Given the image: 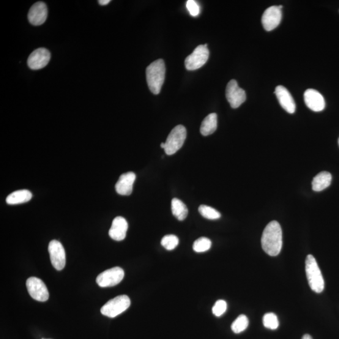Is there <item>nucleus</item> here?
Masks as SVG:
<instances>
[{
    "mask_svg": "<svg viewBox=\"0 0 339 339\" xmlns=\"http://www.w3.org/2000/svg\"><path fill=\"white\" fill-rule=\"evenodd\" d=\"M261 245L264 252L271 256L280 254L283 245L282 230L277 221H272L264 229Z\"/></svg>",
    "mask_w": 339,
    "mask_h": 339,
    "instance_id": "obj_1",
    "label": "nucleus"
},
{
    "mask_svg": "<svg viewBox=\"0 0 339 339\" xmlns=\"http://www.w3.org/2000/svg\"><path fill=\"white\" fill-rule=\"evenodd\" d=\"M148 86L154 94H158L162 89L165 76V65L163 59H158L147 67Z\"/></svg>",
    "mask_w": 339,
    "mask_h": 339,
    "instance_id": "obj_2",
    "label": "nucleus"
},
{
    "mask_svg": "<svg viewBox=\"0 0 339 339\" xmlns=\"http://www.w3.org/2000/svg\"><path fill=\"white\" fill-rule=\"evenodd\" d=\"M305 271L310 288L317 294L323 292L325 287L323 276L316 258L311 254L306 258Z\"/></svg>",
    "mask_w": 339,
    "mask_h": 339,
    "instance_id": "obj_3",
    "label": "nucleus"
},
{
    "mask_svg": "<svg viewBox=\"0 0 339 339\" xmlns=\"http://www.w3.org/2000/svg\"><path fill=\"white\" fill-rule=\"evenodd\" d=\"M130 305L131 301L127 295H119L104 305L101 309V312L103 316L114 318L124 313Z\"/></svg>",
    "mask_w": 339,
    "mask_h": 339,
    "instance_id": "obj_4",
    "label": "nucleus"
},
{
    "mask_svg": "<svg viewBox=\"0 0 339 339\" xmlns=\"http://www.w3.org/2000/svg\"><path fill=\"white\" fill-rule=\"evenodd\" d=\"M187 137V130L183 125H178L170 133L165 143L166 155H172L181 149Z\"/></svg>",
    "mask_w": 339,
    "mask_h": 339,
    "instance_id": "obj_5",
    "label": "nucleus"
},
{
    "mask_svg": "<svg viewBox=\"0 0 339 339\" xmlns=\"http://www.w3.org/2000/svg\"><path fill=\"white\" fill-rule=\"evenodd\" d=\"M209 51L204 45L197 46L192 54L185 59V65L188 70H195L202 67L208 61Z\"/></svg>",
    "mask_w": 339,
    "mask_h": 339,
    "instance_id": "obj_6",
    "label": "nucleus"
},
{
    "mask_svg": "<svg viewBox=\"0 0 339 339\" xmlns=\"http://www.w3.org/2000/svg\"><path fill=\"white\" fill-rule=\"evenodd\" d=\"M125 277L124 270L120 267H114L101 273L98 276L96 283L103 288L114 286L119 284Z\"/></svg>",
    "mask_w": 339,
    "mask_h": 339,
    "instance_id": "obj_7",
    "label": "nucleus"
},
{
    "mask_svg": "<svg viewBox=\"0 0 339 339\" xmlns=\"http://www.w3.org/2000/svg\"><path fill=\"white\" fill-rule=\"evenodd\" d=\"M226 96L232 108H239L247 100L245 90L239 87L237 81L232 79L227 85Z\"/></svg>",
    "mask_w": 339,
    "mask_h": 339,
    "instance_id": "obj_8",
    "label": "nucleus"
},
{
    "mask_svg": "<svg viewBox=\"0 0 339 339\" xmlns=\"http://www.w3.org/2000/svg\"><path fill=\"white\" fill-rule=\"evenodd\" d=\"M27 288L31 297L39 302H45L49 298V294L45 284L37 277H31L27 280Z\"/></svg>",
    "mask_w": 339,
    "mask_h": 339,
    "instance_id": "obj_9",
    "label": "nucleus"
},
{
    "mask_svg": "<svg viewBox=\"0 0 339 339\" xmlns=\"http://www.w3.org/2000/svg\"><path fill=\"white\" fill-rule=\"evenodd\" d=\"M280 6H273L268 8L262 16L261 22L264 30L270 32L273 31L280 25L282 17L281 8Z\"/></svg>",
    "mask_w": 339,
    "mask_h": 339,
    "instance_id": "obj_10",
    "label": "nucleus"
},
{
    "mask_svg": "<svg viewBox=\"0 0 339 339\" xmlns=\"http://www.w3.org/2000/svg\"><path fill=\"white\" fill-rule=\"evenodd\" d=\"M49 252L51 263L55 269L59 271L64 269L66 259L64 248L61 243L59 240H51L49 245Z\"/></svg>",
    "mask_w": 339,
    "mask_h": 339,
    "instance_id": "obj_11",
    "label": "nucleus"
},
{
    "mask_svg": "<svg viewBox=\"0 0 339 339\" xmlns=\"http://www.w3.org/2000/svg\"><path fill=\"white\" fill-rule=\"evenodd\" d=\"M51 56L50 52L47 49L39 48L30 55L27 64L32 70L41 69L49 64Z\"/></svg>",
    "mask_w": 339,
    "mask_h": 339,
    "instance_id": "obj_12",
    "label": "nucleus"
},
{
    "mask_svg": "<svg viewBox=\"0 0 339 339\" xmlns=\"http://www.w3.org/2000/svg\"><path fill=\"white\" fill-rule=\"evenodd\" d=\"M48 9L45 3L39 2L33 5L29 10L28 19L33 26H39L45 23L47 18Z\"/></svg>",
    "mask_w": 339,
    "mask_h": 339,
    "instance_id": "obj_13",
    "label": "nucleus"
},
{
    "mask_svg": "<svg viewBox=\"0 0 339 339\" xmlns=\"http://www.w3.org/2000/svg\"><path fill=\"white\" fill-rule=\"evenodd\" d=\"M304 101L307 107L313 111H322L325 107L323 95L315 89H309L305 92Z\"/></svg>",
    "mask_w": 339,
    "mask_h": 339,
    "instance_id": "obj_14",
    "label": "nucleus"
},
{
    "mask_svg": "<svg viewBox=\"0 0 339 339\" xmlns=\"http://www.w3.org/2000/svg\"><path fill=\"white\" fill-rule=\"evenodd\" d=\"M275 93L281 107L289 114L294 113L296 105L288 89L284 86H278L276 87Z\"/></svg>",
    "mask_w": 339,
    "mask_h": 339,
    "instance_id": "obj_15",
    "label": "nucleus"
},
{
    "mask_svg": "<svg viewBox=\"0 0 339 339\" xmlns=\"http://www.w3.org/2000/svg\"><path fill=\"white\" fill-rule=\"evenodd\" d=\"M136 179V175L133 172L122 174L119 178L115 185L117 193L122 196H130L133 192L134 182Z\"/></svg>",
    "mask_w": 339,
    "mask_h": 339,
    "instance_id": "obj_16",
    "label": "nucleus"
},
{
    "mask_svg": "<svg viewBox=\"0 0 339 339\" xmlns=\"http://www.w3.org/2000/svg\"><path fill=\"white\" fill-rule=\"evenodd\" d=\"M128 229L127 220L123 217H117L113 221L109 235L111 239L120 241L125 239Z\"/></svg>",
    "mask_w": 339,
    "mask_h": 339,
    "instance_id": "obj_17",
    "label": "nucleus"
},
{
    "mask_svg": "<svg viewBox=\"0 0 339 339\" xmlns=\"http://www.w3.org/2000/svg\"><path fill=\"white\" fill-rule=\"evenodd\" d=\"M332 182V175L328 172H322L313 178L312 189L316 192H321L329 187Z\"/></svg>",
    "mask_w": 339,
    "mask_h": 339,
    "instance_id": "obj_18",
    "label": "nucleus"
},
{
    "mask_svg": "<svg viewBox=\"0 0 339 339\" xmlns=\"http://www.w3.org/2000/svg\"><path fill=\"white\" fill-rule=\"evenodd\" d=\"M217 116L215 113H211L205 117L201 126V133L206 136L211 135L217 130Z\"/></svg>",
    "mask_w": 339,
    "mask_h": 339,
    "instance_id": "obj_19",
    "label": "nucleus"
},
{
    "mask_svg": "<svg viewBox=\"0 0 339 339\" xmlns=\"http://www.w3.org/2000/svg\"><path fill=\"white\" fill-rule=\"evenodd\" d=\"M32 193L28 190H20L15 191L8 196L6 199L8 204L16 205L26 203L31 201Z\"/></svg>",
    "mask_w": 339,
    "mask_h": 339,
    "instance_id": "obj_20",
    "label": "nucleus"
},
{
    "mask_svg": "<svg viewBox=\"0 0 339 339\" xmlns=\"http://www.w3.org/2000/svg\"><path fill=\"white\" fill-rule=\"evenodd\" d=\"M172 212L178 220L184 221L187 217L188 210L184 202L174 198L172 201Z\"/></svg>",
    "mask_w": 339,
    "mask_h": 339,
    "instance_id": "obj_21",
    "label": "nucleus"
},
{
    "mask_svg": "<svg viewBox=\"0 0 339 339\" xmlns=\"http://www.w3.org/2000/svg\"><path fill=\"white\" fill-rule=\"evenodd\" d=\"M249 325L248 317L245 315H240L235 320L231 325V329L235 333H239L245 331Z\"/></svg>",
    "mask_w": 339,
    "mask_h": 339,
    "instance_id": "obj_22",
    "label": "nucleus"
},
{
    "mask_svg": "<svg viewBox=\"0 0 339 339\" xmlns=\"http://www.w3.org/2000/svg\"><path fill=\"white\" fill-rule=\"evenodd\" d=\"M199 212L204 217L207 219V220H215L221 217L220 212H219L217 210L212 208L211 207L206 206V205H201L199 207Z\"/></svg>",
    "mask_w": 339,
    "mask_h": 339,
    "instance_id": "obj_23",
    "label": "nucleus"
},
{
    "mask_svg": "<svg viewBox=\"0 0 339 339\" xmlns=\"http://www.w3.org/2000/svg\"><path fill=\"white\" fill-rule=\"evenodd\" d=\"M212 242L207 237H202L193 243V250L197 253H203L210 250Z\"/></svg>",
    "mask_w": 339,
    "mask_h": 339,
    "instance_id": "obj_24",
    "label": "nucleus"
},
{
    "mask_svg": "<svg viewBox=\"0 0 339 339\" xmlns=\"http://www.w3.org/2000/svg\"><path fill=\"white\" fill-rule=\"evenodd\" d=\"M179 243V239L175 235H166L161 240V245L165 248L166 250L171 251L174 250Z\"/></svg>",
    "mask_w": 339,
    "mask_h": 339,
    "instance_id": "obj_25",
    "label": "nucleus"
},
{
    "mask_svg": "<svg viewBox=\"0 0 339 339\" xmlns=\"http://www.w3.org/2000/svg\"><path fill=\"white\" fill-rule=\"evenodd\" d=\"M264 326L271 330L277 329L279 326L278 317L273 313L265 314L262 319Z\"/></svg>",
    "mask_w": 339,
    "mask_h": 339,
    "instance_id": "obj_26",
    "label": "nucleus"
},
{
    "mask_svg": "<svg viewBox=\"0 0 339 339\" xmlns=\"http://www.w3.org/2000/svg\"><path fill=\"white\" fill-rule=\"evenodd\" d=\"M227 303L223 300H217L212 307V313L216 317H221L226 312Z\"/></svg>",
    "mask_w": 339,
    "mask_h": 339,
    "instance_id": "obj_27",
    "label": "nucleus"
},
{
    "mask_svg": "<svg viewBox=\"0 0 339 339\" xmlns=\"http://www.w3.org/2000/svg\"><path fill=\"white\" fill-rule=\"evenodd\" d=\"M187 8L190 14L193 16H198L200 13V8L196 1L188 0L187 2Z\"/></svg>",
    "mask_w": 339,
    "mask_h": 339,
    "instance_id": "obj_28",
    "label": "nucleus"
},
{
    "mask_svg": "<svg viewBox=\"0 0 339 339\" xmlns=\"http://www.w3.org/2000/svg\"><path fill=\"white\" fill-rule=\"evenodd\" d=\"M110 2V0H100V1H98L99 4L102 5V6H105V5H108Z\"/></svg>",
    "mask_w": 339,
    "mask_h": 339,
    "instance_id": "obj_29",
    "label": "nucleus"
},
{
    "mask_svg": "<svg viewBox=\"0 0 339 339\" xmlns=\"http://www.w3.org/2000/svg\"><path fill=\"white\" fill-rule=\"evenodd\" d=\"M302 339H313L310 335L306 334L303 336Z\"/></svg>",
    "mask_w": 339,
    "mask_h": 339,
    "instance_id": "obj_30",
    "label": "nucleus"
},
{
    "mask_svg": "<svg viewBox=\"0 0 339 339\" xmlns=\"http://www.w3.org/2000/svg\"><path fill=\"white\" fill-rule=\"evenodd\" d=\"M160 147H162V149H165V143H161V144H160Z\"/></svg>",
    "mask_w": 339,
    "mask_h": 339,
    "instance_id": "obj_31",
    "label": "nucleus"
},
{
    "mask_svg": "<svg viewBox=\"0 0 339 339\" xmlns=\"http://www.w3.org/2000/svg\"><path fill=\"white\" fill-rule=\"evenodd\" d=\"M338 146H339V138H338Z\"/></svg>",
    "mask_w": 339,
    "mask_h": 339,
    "instance_id": "obj_32",
    "label": "nucleus"
}]
</instances>
